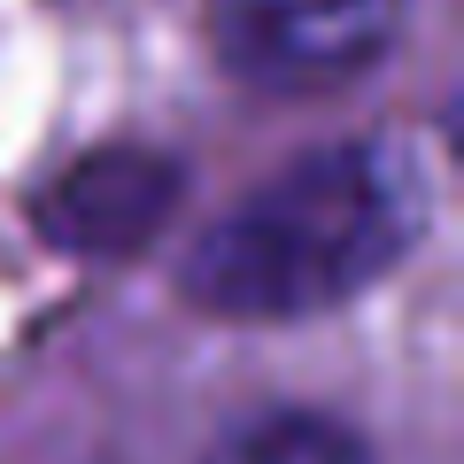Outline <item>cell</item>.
Wrapping results in <instances>:
<instances>
[{"label":"cell","instance_id":"cell-1","mask_svg":"<svg viewBox=\"0 0 464 464\" xmlns=\"http://www.w3.org/2000/svg\"><path fill=\"white\" fill-rule=\"evenodd\" d=\"M418 240V170L380 140L317 148L217 217L186 256V295L217 317H310L372 286Z\"/></svg>","mask_w":464,"mask_h":464},{"label":"cell","instance_id":"cell-2","mask_svg":"<svg viewBox=\"0 0 464 464\" xmlns=\"http://www.w3.org/2000/svg\"><path fill=\"white\" fill-rule=\"evenodd\" d=\"M402 0H217V39L264 85H341L395 39Z\"/></svg>","mask_w":464,"mask_h":464},{"label":"cell","instance_id":"cell-3","mask_svg":"<svg viewBox=\"0 0 464 464\" xmlns=\"http://www.w3.org/2000/svg\"><path fill=\"white\" fill-rule=\"evenodd\" d=\"M170 201V170L148 155H101V163L70 170V186L47 201V225L78 248H124L163 217Z\"/></svg>","mask_w":464,"mask_h":464},{"label":"cell","instance_id":"cell-4","mask_svg":"<svg viewBox=\"0 0 464 464\" xmlns=\"http://www.w3.org/2000/svg\"><path fill=\"white\" fill-rule=\"evenodd\" d=\"M209 464H372L364 441L317 411H271L209 449Z\"/></svg>","mask_w":464,"mask_h":464}]
</instances>
